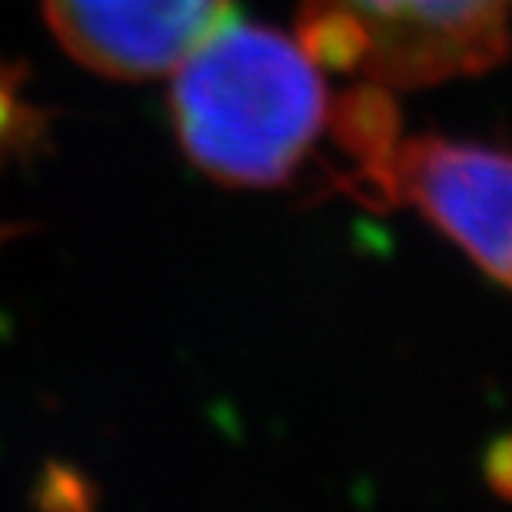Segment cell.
Instances as JSON below:
<instances>
[{
  "instance_id": "obj_2",
  "label": "cell",
  "mask_w": 512,
  "mask_h": 512,
  "mask_svg": "<svg viewBox=\"0 0 512 512\" xmlns=\"http://www.w3.org/2000/svg\"><path fill=\"white\" fill-rule=\"evenodd\" d=\"M296 40L366 84L433 87L509 54L512 0H300Z\"/></svg>"
},
{
  "instance_id": "obj_1",
  "label": "cell",
  "mask_w": 512,
  "mask_h": 512,
  "mask_svg": "<svg viewBox=\"0 0 512 512\" xmlns=\"http://www.w3.org/2000/svg\"><path fill=\"white\" fill-rule=\"evenodd\" d=\"M323 67L283 30L223 17L177 64L170 120L190 163L227 187H283L330 137Z\"/></svg>"
},
{
  "instance_id": "obj_4",
  "label": "cell",
  "mask_w": 512,
  "mask_h": 512,
  "mask_svg": "<svg viewBox=\"0 0 512 512\" xmlns=\"http://www.w3.org/2000/svg\"><path fill=\"white\" fill-rule=\"evenodd\" d=\"M50 34L80 67L114 80L160 77L223 17L230 0H40Z\"/></svg>"
},
{
  "instance_id": "obj_6",
  "label": "cell",
  "mask_w": 512,
  "mask_h": 512,
  "mask_svg": "<svg viewBox=\"0 0 512 512\" xmlns=\"http://www.w3.org/2000/svg\"><path fill=\"white\" fill-rule=\"evenodd\" d=\"M493 479H496V486L503 489L506 496H512V446H506V449H499L496 453V463H493Z\"/></svg>"
},
{
  "instance_id": "obj_7",
  "label": "cell",
  "mask_w": 512,
  "mask_h": 512,
  "mask_svg": "<svg viewBox=\"0 0 512 512\" xmlns=\"http://www.w3.org/2000/svg\"><path fill=\"white\" fill-rule=\"evenodd\" d=\"M14 233H20V227H4V223H0V243L10 240V237H14Z\"/></svg>"
},
{
  "instance_id": "obj_3",
  "label": "cell",
  "mask_w": 512,
  "mask_h": 512,
  "mask_svg": "<svg viewBox=\"0 0 512 512\" xmlns=\"http://www.w3.org/2000/svg\"><path fill=\"white\" fill-rule=\"evenodd\" d=\"M393 203H409L499 283L512 286V153L486 143L399 140Z\"/></svg>"
},
{
  "instance_id": "obj_5",
  "label": "cell",
  "mask_w": 512,
  "mask_h": 512,
  "mask_svg": "<svg viewBox=\"0 0 512 512\" xmlns=\"http://www.w3.org/2000/svg\"><path fill=\"white\" fill-rule=\"evenodd\" d=\"M27 67L0 54V177L47 143L50 110L27 97Z\"/></svg>"
}]
</instances>
